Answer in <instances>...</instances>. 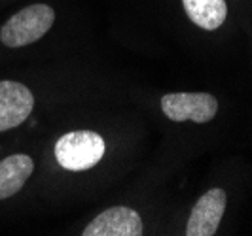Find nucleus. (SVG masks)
I'll return each mask as SVG.
<instances>
[{"instance_id": "7", "label": "nucleus", "mask_w": 252, "mask_h": 236, "mask_svg": "<svg viewBox=\"0 0 252 236\" xmlns=\"http://www.w3.org/2000/svg\"><path fill=\"white\" fill-rule=\"evenodd\" d=\"M34 170V162L29 155L17 153L0 161V200L10 199L31 178Z\"/></svg>"}, {"instance_id": "5", "label": "nucleus", "mask_w": 252, "mask_h": 236, "mask_svg": "<svg viewBox=\"0 0 252 236\" xmlns=\"http://www.w3.org/2000/svg\"><path fill=\"white\" fill-rule=\"evenodd\" d=\"M226 191L216 187L203 195L195 202L189 213L186 235L188 236H213L220 227L222 215L226 211Z\"/></svg>"}, {"instance_id": "6", "label": "nucleus", "mask_w": 252, "mask_h": 236, "mask_svg": "<svg viewBox=\"0 0 252 236\" xmlns=\"http://www.w3.org/2000/svg\"><path fill=\"white\" fill-rule=\"evenodd\" d=\"M142 219L133 208L112 206L99 213L82 233L84 236H140Z\"/></svg>"}, {"instance_id": "3", "label": "nucleus", "mask_w": 252, "mask_h": 236, "mask_svg": "<svg viewBox=\"0 0 252 236\" xmlns=\"http://www.w3.org/2000/svg\"><path fill=\"white\" fill-rule=\"evenodd\" d=\"M161 110L171 121L209 123L218 112V100L209 93H169L161 99Z\"/></svg>"}, {"instance_id": "4", "label": "nucleus", "mask_w": 252, "mask_h": 236, "mask_svg": "<svg viewBox=\"0 0 252 236\" xmlns=\"http://www.w3.org/2000/svg\"><path fill=\"white\" fill-rule=\"evenodd\" d=\"M34 108V97L31 89L19 81H0V132L15 129L31 115Z\"/></svg>"}, {"instance_id": "2", "label": "nucleus", "mask_w": 252, "mask_h": 236, "mask_svg": "<svg viewBox=\"0 0 252 236\" xmlns=\"http://www.w3.org/2000/svg\"><path fill=\"white\" fill-rule=\"evenodd\" d=\"M104 155V140L93 131H74L55 142V159L72 172L93 168Z\"/></svg>"}, {"instance_id": "1", "label": "nucleus", "mask_w": 252, "mask_h": 236, "mask_svg": "<svg viewBox=\"0 0 252 236\" xmlns=\"http://www.w3.org/2000/svg\"><path fill=\"white\" fill-rule=\"evenodd\" d=\"M55 12L46 4H32L12 15L0 30V40L8 48H23L34 44L51 28Z\"/></svg>"}, {"instance_id": "8", "label": "nucleus", "mask_w": 252, "mask_h": 236, "mask_svg": "<svg viewBox=\"0 0 252 236\" xmlns=\"http://www.w3.org/2000/svg\"><path fill=\"white\" fill-rule=\"evenodd\" d=\"M188 17L205 30H216L227 17L226 0H182Z\"/></svg>"}]
</instances>
